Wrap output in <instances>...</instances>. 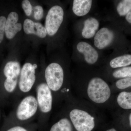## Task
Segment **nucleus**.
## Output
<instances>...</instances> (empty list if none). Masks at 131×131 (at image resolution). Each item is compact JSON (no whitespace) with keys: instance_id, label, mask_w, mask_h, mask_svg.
I'll list each match as a JSON object with an SVG mask.
<instances>
[{"instance_id":"21","label":"nucleus","mask_w":131,"mask_h":131,"mask_svg":"<svg viewBox=\"0 0 131 131\" xmlns=\"http://www.w3.org/2000/svg\"><path fill=\"white\" fill-rule=\"evenodd\" d=\"M21 6L26 15L30 16L32 10V6L30 2L28 0H24L22 2Z\"/></svg>"},{"instance_id":"5","label":"nucleus","mask_w":131,"mask_h":131,"mask_svg":"<svg viewBox=\"0 0 131 131\" xmlns=\"http://www.w3.org/2000/svg\"><path fill=\"white\" fill-rule=\"evenodd\" d=\"M45 78L46 83L54 96V94L61 90L63 86L64 79L63 69L59 64L50 63L46 68Z\"/></svg>"},{"instance_id":"27","label":"nucleus","mask_w":131,"mask_h":131,"mask_svg":"<svg viewBox=\"0 0 131 131\" xmlns=\"http://www.w3.org/2000/svg\"><path fill=\"white\" fill-rule=\"evenodd\" d=\"M129 121H130V125L131 127V113L130 114V116H129Z\"/></svg>"},{"instance_id":"16","label":"nucleus","mask_w":131,"mask_h":131,"mask_svg":"<svg viewBox=\"0 0 131 131\" xmlns=\"http://www.w3.org/2000/svg\"><path fill=\"white\" fill-rule=\"evenodd\" d=\"M131 64V55L130 54L117 57L111 60L110 63V67L113 68L125 67Z\"/></svg>"},{"instance_id":"22","label":"nucleus","mask_w":131,"mask_h":131,"mask_svg":"<svg viewBox=\"0 0 131 131\" xmlns=\"http://www.w3.org/2000/svg\"><path fill=\"white\" fill-rule=\"evenodd\" d=\"M6 21V17L4 16H0V43L2 42L4 38Z\"/></svg>"},{"instance_id":"17","label":"nucleus","mask_w":131,"mask_h":131,"mask_svg":"<svg viewBox=\"0 0 131 131\" xmlns=\"http://www.w3.org/2000/svg\"><path fill=\"white\" fill-rule=\"evenodd\" d=\"M119 105L124 109H131V92L123 91L119 94L117 98Z\"/></svg>"},{"instance_id":"3","label":"nucleus","mask_w":131,"mask_h":131,"mask_svg":"<svg viewBox=\"0 0 131 131\" xmlns=\"http://www.w3.org/2000/svg\"><path fill=\"white\" fill-rule=\"evenodd\" d=\"M37 67L36 64L26 63L21 68L16 92L19 98H22L34 90L36 80L35 70Z\"/></svg>"},{"instance_id":"19","label":"nucleus","mask_w":131,"mask_h":131,"mask_svg":"<svg viewBox=\"0 0 131 131\" xmlns=\"http://www.w3.org/2000/svg\"><path fill=\"white\" fill-rule=\"evenodd\" d=\"M113 75L115 78H128L131 77V67H125L115 71Z\"/></svg>"},{"instance_id":"10","label":"nucleus","mask_w":131,"mask_h":131,"mask_svg":"<svg viewBox=\"0 0 131 131\" xmlns=\"http://www.w3.org/2000/svg\"><path fill=\"white\" fill-rule=\"evenodd\" d=\"M78 51L84 55V59L90 64L95 63L98 61V54L96 50L87 42H81L78 44Z\"/></svg>"},{"instance_id":"26","label":"nucleus","mask_w":131,"mask_h":131,"mask_svg":"<svg viewBox=\"0 0 131 131\" xmlns=\"http://www.w3.org/2000/svg\"><path fill=\"white\" fill-rule=\"evenodd\" d=\"M106 131H117L114 128H112V129H108Z\"/></svg>"},{"instance_id":"8","label":"nucleus","mask_w":131,"mask_h":131,"mask_svg":"<svg viewBox=\"0 0 131 131\" xmlns=\"http://www.w3.org/2000/svg\"><path fill=\"white\" fill-rule=\"evenodd\" d=\"M114 38V34L108 28L103 27L96 33L94 38L95 46L100 50L105 49L111 44Z\"/></svg>"},{"instance_id":"20","label":"nucleus","mask_w":131,"mask_h":131,"mask_svg":"<svg viewBox=\"0 0 131 131\" xmlns=\"http://www.w3.org/2000/svg\"><path fill=\"white\" fill-rule=\"evenodd\" d=\"M115 85L117 88L121 90L131 87V77L118 80L116 82Z\"/></svg>"},{"instance_id":"2","label":"nucleus","mask_w":131,"mask_h":131,"mask_svg":"<svg viewBox=\"0 0 131 131\" xmlns=\"http://www.w3.org/2000/svg\"><path fill=\"white\" fill-rule=\"evenodd\" d=\"M38 107L37 119L40 124L47 122L53 108V94L45 81L40 82L34 89Z\"/></svg>"},{"instance_id":"11","label":"nucleus","mask_w":131,"mask_h":131,"mask_svg":"<svg viewBox=\"0 0 131 131\" xmlns=\"http://www.w3.org/2000/svg\"><path fill=\"white\" fill-rule=\"evenodd\" d=\"M24 30L27 34H34L39 37L45 38L47 34L45 27L38 22H34L30 19H26L24 22Z\"/></svg>"},{"instance_id":"12","label":"nucleus","mask_w":131,"mask_h":131,"mask_svg":"<svg viewBox=\"0 0 131 131\" xmlns=\"http://www.w3.org/2000/svg\"><path fill=\"white\" fill-rule=\"evenodd\" d=\"M99 27V23L95 18L90 17L84 22L82 35L84 38L90 39L95 35Z\"/></svg>"},{"instance_id":"15","label":"nucleus","mask_w":131,"mask_h":131,"mask_svg":"<svg viewBox=\"0 0 131 131\" xmlns=\"http://www.w3.org/2000/svg\"><path fill=\"white\" fill-rule=\"evenodd\" d=\"M50 131H73V125L69 118L63 117L53 124Z\"/></svg>"},{"instance_id":"24","label":"nucleus","mask_w":131,"mask_h":131,"mask_svg":"<svg viewBox=\"0 0 131 131\" xmlns=\"http://www.w3.org/2000/svg\"><path fill=\"white\" fill-rule=\"evenodd\" d=\"M6 131H29L26 127L23 126L21 125L16 126L9 128Z\"/></svg>"},{"instance_id":"1","label":"nucleus","mask_w":131,"mask_h":131,"mask_svg":"<svg viewBox=\"0 0 131 131\" xmlns=\"http://www.w3.org/2000/svg\"><path fill=\"white\" fill-rule=\"evenodd\" d=\"M38 107L34 90L20 99L13 114V119L19 125L37 118Z\"/></svg>"},{"instance_id":"6","label":"nucleus","mask_w":131,"mask_h":131,"mask_svg":"<svg viewBox=\"0 0 131 131\" xmlns=\"http://www.w3.org/2000/svg\"><path fill=\"white\" fill-rule=\"evenodd\" d=\"M69 117L72 125L77 131H91L95 126L94 117L84 110L72 109Z\"/></svg>"},{"instance_id":"25","label":"nucleus","mask_w":131,"mask_h":131,"mask_svg":"<svg viewBox=\"0 0 131 131\" xmlns=\"http://www.w3.org/2000/svg\"><path fill=\"white\" fill-rule=\"evenodd\" d=\"M126 19L129 23L131 24V11L126 15Z\"/></svg>"},{"instance_id":"9","label":"nucleus","mask_w":131,"mask_h":131,"mask_svg":"<svg viewBox=\"0 0 131 131\" xmlns=\"http://www.w3.org/2000/svg\"><path fill=\"white\" fill-rule=\"evenodd\" d=\"M18 15L15 12H12L8 15L5 27V35L8 39H12L21 31L22 26L20 23H18Z\"/></svg>"},{"instance_id":"7","label":"nucleus","mask_w":131,"mask_h":131,"mask_svg":"<svg viewBox=\"0 0 131 131\" xmlns=\"http://www.w3.org/2000/svg\"><path fill=\"white\" fill-rule=\"evenodd\" d=\"M63 9L60 6L52 7L48 12L45 20V28L47 34L50 36L56 34L63 20Z\"/></svg>"},{"instance_id":"13","label":"nucleus","mask_w":131,"mask_h":131,"mask_svg":"<svg viewBox=\"0 0 131 131\" xmlns=\"http://www.w3.org/2000/svg\"><path fill=\"white\" fill-rule=\"evenodd\" d=\"M92 1L91 0H74L73 11L77 16H84L88 14L91 9Z\"/></svg>"},{"instance_id":"4","label":"nucleus","mask_w":131,"mask_h":131,"mask_svg":"<svg viewBox=\"0 0 131 131\" xmlns=\"http://www.w3.org/2000/svg\"><path fill=\"white\" fill-rule=\"evenodd\" d=\"M88 96L94 103H103L109 99L111 90L104 80L99 77L92 78L89 83L87 89Z\"/></svg>"},{"instance_id":"18","label":"nucleus","mask_w":131,"mask_h":131,"mask_svg":"<svg viewBox=\"0 0 131 131\" xmlns=\"http://www.w3.org/2000/svg\"><path fill=\"white\" fill-rule=\"evenodd\" d=\"M117 12L121 16L126 15L131 10V0H124L120 2L117 8Z\"/></svg>"},{"instance_id":"14","label":"nucleus","mask_w":131,"mask_h":131,"mask_svg":"<svg viewBox=\"0 0 131 131\" xmlns=\"http://www.w3.org/2000/svg\"><path fill=\"white\" fill-rule=\"evenodd\" d=\"M21 69L18 62L9 61L6 64L4 67L3 74L6 78L19 79Z\"/></svg>"},{"instance_id":"23","label":"nucleus","mask_w":131,"mask_h":131,"mask_svg":"<svg viewBox=\"0 0 131 131\" xmlns=\"http://www.w3.org/2000/svg\"><path fill=\"white\" fill-rule=\"evenodd\" d=\"M34 11V18L36 20H40L43 18V8L40 6H36L33 8Z\"/></svg>"}]
</instances>
